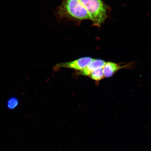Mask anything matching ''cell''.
Wrapping results in <instances>:
<instances>
[{
	"instance_id": "cell-6",
	"label": "cell",
	"mask_w": 151,
	"mask_h": 151,
	"mask_svg": "<svg viewBox=\"0 0 151 151\" xmlns=\"http://www.w3.org/2000/svg\"><path fill=\"white\" fill-rule=\"evenodd\" d=\"M89 76L92 79L96 81H99L104 78V75L103 68H99L92 72Z\"/></svg>"
},
{
	"instance_id": "cell-2",
	"label": "cell",
	"mask_w": 151,
	"mask_h": 151,
	"mask_svg": "<svg viewBox=\"0 0 151 151\" xmlns=\"http://www.w3.org/2000/svg\"><path fill=\"white\" fill-rule=\"evenodd\" d=\"M86 9L93 25L101 27L107 17L106 5L102 0H80Z\"/></svg>"
},
{
	"instance_id": "cell-7",
	"label": "cell",
	"mask_w": 151,
	"mask_h": 151,
	"mask_svg": "<svg viewBox=\"0 0 151 151\" xmlns=\"http://www.w3.org/2000/svg\"><path fill=\"white\" fill-rule=\"evenodd\" d=\"M18 101L16 98L14 97L11 98L7 101V107L9 109H14L18 106Z\"/></svg>"
},
{
	"instance_id": "cell-1",
	"label": "cell",
	"mask_w": 151,
	"mask_h": 151,
	"mask_svg": "<svg viewBox=\"0 0 151 151\" xmlns=\"http://www.w3.org/2000/svg\"><path fill=\"white\" fill-rule=\"evenodd\" d=\"M57 15L60 20H68L81 22L89 19L87 11L80 0H64L57 9Z\"/></svg>"
},
{
	"instance_id": "cell-3",
	"label": "cell",
	"mask_w": 151,
	"mask_h": 151,
	"mask_svg": "<svg viewBox=\"0 0 151 151\" xmlns=\"http://www.w3.org/2000/svg\"><path fill=\"white\" fill-rule=\"evenodd\" d=\"M93 60L90 57L81 58L74 61L60 64L58 65V67H66L81 71L85 68Z\"/></svg>"
},
{
	"instance_id": "cell-5",
	"label": "cell",
	"mask_w": 151,
	"mask_h": 151,
	"mask_svg": "<svg viewBox=\"0 0 151 151\" xmlns=\"http://www.w3.org/2000/svg\"><path fill=\"white\" fill-rule=\"evenodd\" d=\"M122 67L113 62H107L103 68L104 76L106 77L112 76L117 71Z\"/></svg>"
},
{
	"instance_id": "cell-4",
	"label": "cell",
	"mask_w": 151,
	"mask_h": 151,
	"mask_svg": "<svg viewBox=\"0 0 151 151\" xmlns=\"http://www.w3.org/2000/svg\"><path fill=\"white\" fill-rule=\"evenodd\" d=\"M106 63L104 61L101 60H93L85 68L81 71L80 73L83 75L89 76L94 70L99 68H103Z\"/></svg>"
}]
</instances>
